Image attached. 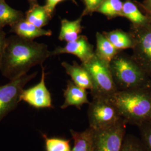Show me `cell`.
<instances>
[{"instance_id": "cell-1", "label": "cell", "mask_w": 151, "mask_h": 151, "mask_svg": "<svg viewBox=\"0 0 151 151\" xmlns=\"http://www.w3.org/2000/svg\"><path fill=\"white\" fill-rule=\"evenodd\" d=\"M50 57L51 51L47 44L11 35L7 38L0 71L11 81L27 75L33 67L43 65Z\"/></svg>"}, {"instance_id": "cell-2", "label": "cell", "mask_w": 151, "mask_h": 151, "mask_svg": "<svg viewBox=\"0 0 151 151\" xmlns=\"http://www.w3.org/2000/svg\"><path fill=\"white\" fill-rule=\"evenodd\" d=\"M110 101L127 124L139 127L151 121V87L117 91Z\"/></svg>"}, {"instance_id": "cell-3", "label": "cell", "mask_w": 151, "mask_h": 151, "mask_svg": "<svg viewBox=\"0 0 151 151\" xmlns=\"http://www.w3.org/2000/svg\"><path fill=\"white\" fill-rule=\"evenodd\" d=\"M118 91L151 87V80L131 55L120 51L110 63Z\"/></svg>"}, {"instance_id": "cell-4", "label": "cell", "mask_w": 151, "mask_h": 151, "mask_svg": "<svg viewBox=\"0 0 151 151\" xmlns=\"http://www.w3.org/2000/svg\"><path fill=\"white\" fill-rule=\"evenodd\" d=\"M81 65L86 68L91 77L92 97L110 99L118 91L111 75L110 63L102 60L95 53L90 60Z\"/></svg>"}, {"instance_id": "cell-5", "label": "cell", "mask_w": 151, "mask_h": 151, "mask_svg": "<svg viewBox=\"0 0 151 151\" xmlns=\"http://www.w3.org/2000/svg\"><path fill=\"white\" fill-rule=\"evenodd\" d=\"M133 40L131 55L151 80V23L131 25L129 31Z\"/></svg>"}, {"instance_id": "cell-6", "label": "cell", "mask_w": 151, "mask_h": 151, "mask_svg": "<svg viewBox=\"0 0 151 151\" xmlns=\"http://www.w3.org/2000/svg\"><path fill=\"white\" fill-rule=\"evenodd\" d=\"M88 105L87 115L89 127L92 129L108 128L123 119L109 98L92 97Z\"/></svg>"}, {"instance_id": "cell-7", "label": "cell", "mask_w": 151, "mask_h": 151, "mask_svg": "<svg viewBox=\"0 0 151 151\" xmlns=\"http://www.w3.org/2000/svg\"><path fill=\"white\" fill-rule=\"evenodd\" d=\"M127 122L124 119L111 127L92 129L93 151H121L126 135Z\"/></svg>"}, {"instance_id": "cell-8", "label": "cell", "mask_w": 151, "mask_h": 151, "mask_svg": "<svg viewBox=\"0 0 151 151\" xmlns=\"http://www.w3.org/2000/svg\"><path fill=\"white\" fill-rule=\"evenodd\" d=\"M37 75V72L27 74L0 86V122L16 109L24 87Z\"/></svg>"}, {"instance_id": "cell-9", "label": "cell", "mask_w": 151, "mask_h": 151, "mask_svg": "<svg viewBox=\"0 0 151 151\" xmlns=\"http://www.w3.org/2000/svg\"><path fill=\"white\" fill-rule=\"evenodd\" d=\"M42 67V76L40 81L35 86L24 89L22 91L20 100L30 106L36 109L53 108L52 99L50 92L45 84L46 73L45 67Z\"/></svg>"}, {"instance_id": "cell-10", "label": "cell", "mask_w": 151, "mask_h": 151, "mask_svg": "<svg viewBox=\"0 0 151 151\" xmlns=\"http://www.w3.org/2000/svg\"><path fill=\"white\" fill-rule=\"evenodd\" d=\"M95 53L93 47L88 42L85 35H80L76 40L68 42L64 47H57L51 51V56L62 54H71L78 57L82 62L85 63L90 60Z\"/></svg>"}, {"instance_id": "cell-11", "label": "cell", "mask_w": 151, "mask_h": 151, "mask_svg": "<svg viewBox=\"0 0 151 151\" xmlns=\"http://www.w3.org/2000/svg\"><path fill=\"white\" fill-rule=\"evenodd\" d=\"M88 92L86 89L77 86L72 80H68L66 88L63 90L65 101L61 105L62 109L75 106L80 110L84 104H89Z\"/></svg>"}, {"instance_id": "cell-12", "label": "cell", "mask_w": 151, "mask_h": 151, "mask_svg": "<svg viewBox=\"0 0 151 151\" xmlns=\"http://www.w3.org/2000/svg\"><path fill=\"white\" fill-rule=\"evenodd\" d=\"M62 66L65 68L66 73L70 76L71 80L76 85L86 90L92 89V81L89 72L82 65L74 61L72 64L63 62Z\"/></svg>"}, {"instance_id": "cell-13", "label": "cell", "mask_w": 151, "mask_h": 151, "mask_svg": "<svg viewBox=\"0 0 151 151\" xmlns=\"http://www.w3.org/2000/svg\"><path fill=\"white\" fill-rule=\"evenodd\" d=\"M10 32L21 38L31 40L39 37H50L52 35L51 30L37 27L27 22L25 18L10 27Z\"/></svg>"}, {"instance_id": "cell-14", "label": "cell", "mask_w": 151, "mask_h": 151, "mask_svg": "<svg viewBox=\"0 0 151 151\" xmlns=\"http://www.w3.org/2000/svg\"><path fill=\"white\" fill-rule=\"evenodd\" d=\"M82 20V16L73 21H70L65 19H62L58 36L59 40L68 43L73 42L78 38L83 29L81 25Z\"/></svg>"}, {"instance_id": "cell-15", "label": "cell", "mask_w": 151, "mask_h": 151, "mask_svg": "<svg viewBox=\"0 0 151 151\" xmlns=\"http://www.w3.org/2000/svg\"><path fill=\"white\" fill-rule=\"evenodd\" d=\"M52 16L49 13L45 6L35 4L30 6L25 15V19L36 27H42L46 26L51 20Z\"/></svg>"}, {"instance_id": "cell-16", "label": "cell", "mask_w": 151, "mask_h": 151, "mask_svg": "<svg viewBox=\"0 0 151 151\" xmlns=\"http://www.w3.org/2000/svg\"><path fill=\"white\" fill-rule=\"evenodd\" d=\"M96 49L95 53L102 60L110 63L120 51L105 37L103 33L96 32Z\"/></svg>"}, {"instance_id": "cell-17", "label": "cell", "mask_w": 151, "mask_h": 151, "mask_svg": "<svg viewBox=\"0 0 151 151\" xmlns=\"http://www.w3.org/2000/svg\"><path fill=\"white\" fill-rule=\"evenodd\" d=\"M24 18L25 15L22 11L13 9L5 0L0 2V27H11Z\"/></svg>"}, {"instance_id": "cell-18", "label": "cell", "mask_w": 151, "mask_h": 151, "mask_svg": "<svg viewBox=\"0 0 151 151\" xmlns=\"http://www.w3.org/2000/svg\"><path fill=\"white\" fill-rule=\"evenodd\" d=\"M122 17L128 19L132 22V25L135 26L143 25L150 22L147 16L130 0H127L123 2Z\"/></svg>"}, {"instance_id": "cell-19", "label": "cell", "mask_w": 151, "mask_h": 151, "mask_svg": "<svg viewBox=\"0 0 151 151\" xmlns=\"http://www.w3.org/2000/svg\"><path fill=\"white\" fill-rule=\"evenodd\" d=\"M74 145L71 151H93L92 146V129L90 127L82 132L70 129Z\"/></svg>"}, {"instance_id": "cell-20", "label": "cell", "mask_w": 151, "mask_h": 151, "mask_svg": "<svg viewBox=\"0 0 151 151\" xmlns=\"http://www.w3.org/2000/svg\"><path fill=\"white\" fill-rule=\"evenodd\" d=\"M103 34L119 51L132 48L133 40L129 32H125L121 29L110 32H104Z\"/></svg>"}, {"instance_id": "cell-21", "label": "cell", "mask_w": 151, "mask_h": 151, "mask_svg": "<svg viewBox=\"0 0 151 151\" xmlns=\"http://www.w3.org/2000/svg\"><path fill=\"white\" fill-rule=\"evenodd\" d=\"M123 6V2L121 0H105L96 12L111 19L122 16Z\"/></svg>"}, {"instance_id": "cell-22", "label": "cell", "mask_w": 151, "mask_h": 151, "mask_svg": "<svg viewBox=\"0 0 151 151\" xmlns=\"http://www.w3.org/2000/svg\"><path fill=\"white\" fill-rule=\"evenodd\" d=\"M46 151H71L70 140L62 138L48 137L42 133Z\"/></svg>"}, {"instance_id": "cell-23", "label": "cell", "mask_w": 151, "mask_h": 151, "mask_svg": "<svg viewBox=\"0 0 151 151\" xmlns=\"http://www.w3.org/2000/svg\"><path fill=\"white\" fill-rule=\"evenodd\" d=\"M121 151H147L139 139L132 135H125Z\"/></svg>"}, {"instance_id": "cell-24", "label": "cell", "mask_w": 151, "mask_h": 151, "mask_svg": "<svg viewBox=\"0 0 151 151\" xmlns=\"http://www.w3.org/2000/svg\"><path fill=\"white\" fill-rule=\"evenodd\" d=\"M138 128L140 132V140L147 151H151V121Z\"/></svg>"}, {"instance_id": "cell-25", "label": "cell", "mask_w": 151, "mask_h": 151, "mask_svg": "<svg viewBox=\"0 0 151 151\" xmlns=\"http://www.w3.org/2000/svg\"><path fill=\"white\" fill-rule=\"evenodd\" d=\"M104 1L105 0H83L85 7L81 16L83 17L87 15H91L93 12H96Z\"/></svg>"}, {"instance_id": "cell-26", "label": "cell", "mask_w": 151, "mask_h": 151, "mask_svg": "<svg viewBox=\"0 0 151 151\" xmlns=\"http://www.w3.org/2000/svg\"><path fill=\"white\" fill-rule=\"evenodd\" d=\"M65 1V0H46V4L45 5V7L49 13L53 16V12H54L55 9L57 5L60 4V2ZM73 2L76 3L75 0H70Z\"/></svg>"}, {"instance_id": "cell-27", "label": "cell", "mask_w": 151, "mask_h": 151, "mask_svg": "<svg viewBox=\"0 0 151 151\" xmlns=\"http://www.w3.org/2000/svg\"><path fill=\"white\" fill-rule=\"evenodd\" d=\"M6 40L7 38L5 32L4 31L3 28L0 27V65L5 48Z\"/></svg>"}, {"instance_id": "cell-28", "label": "cell", "mask_w": 151, "mask_h": 151, "mask_svg": "<svg viewBox=\"0 0 151 151\" xmlns=\"http://www.w3.org/2000/svg\"><path fill=\"white\" fill-rule=\"evenodd\" d=\"M143 10L151 12V0H145L142 3L139 4Z\"/></svg>"}, {"instance_id": "cell-29", "label": "cell", "mask_w": 151, "mask_h": 151, "mask_svg": "<svg viewBox=\"0 0 151 151\" xmlns=\"http://www.w3.org/2000/svg\"><path fill=\"white\" fill-rule=\"evenodd\" d=\"M143 11H144V12H145V14L146 15V16H147V17L148 18L150 22H151V12L146 11V10H143Z\"/></svg>"}, {"instance_id": "cell-30", "label": "cell", "mask_w": 151, "mask_h": 151, "mask_svg": "<svg viewBox=\"0 0 151 151\" xmlns=\"http://www.w3.org/2000/svg\"><path fill=\"white\" fill-rule=\"evenodd\" d=\"M37 1L38 0H28V2L30 4V6H32L35 4H37Z\"/></svg>"}, {"instance_id": "cell-31", "label": "cell", "mask_w": 151, "mask_h": 151, "mask_svg": "<svg viewBox=\"0 0 151 151\" xmlns=\"http://www.w3.org/2000/svg\"><path fill=\"white\" fill-rule=\"evenodd\" d=\"M1 1H2V0H0V2H1Z\"/></svg>"}]
</instances>
